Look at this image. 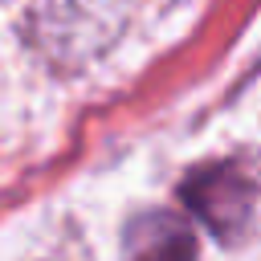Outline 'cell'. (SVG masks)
<instances>
[{"label":"cell","instance_id":"7a4b0ae2","mask_svg":"<svg viewBox=\"0 0 261 261\" xmlns=\"http://www.w3.org/2000/svg\"><path fill=\"white\" fill-rule=\"evenodd\" d=\"M122 261H196V232L175 212H143L126 224Z\"/></svg>","mask_w":261,"mask_h":261},{"label":"cell","instance_id":"6da1fadb","mask_svg":"<svg viewBox=\"0 0 261 261\" xmlns=\"http://www.w3.org/2000/svg\"><path fill=\"white\" fill-rule=\"evenodd\" d=\"M188 212L220 241H237L249 220H253V204H257V184L237 167V163H204L196 167L184 188H179Z\"/></svg>","mask_w":261,"mask_h":261}]
</instances>
